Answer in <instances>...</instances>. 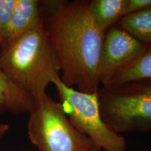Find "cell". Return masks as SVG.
I'll use <instances>...</instances> for the list:
<instances>
[{"mask_svg":"<svg viewBox=\"0 0 151 151\" xmlns=\"http://www.w3.org/2000/svg\"><path fill=\"white\" fill-rule=\"evenodd\" d=\"M88 1H45L44 23L59 60L60 78L85 93L99 90V65L104 34L97 27Z\"/></svg>","mask_w":151,"mask_h":151,"instance_id":"obj_1","label":"cell"},{"mask_svg":"<svg viewBox=\"0 0 151 151\" xmlns=\"http://www.w3.org/2000/svg\"><path fill=\"white\" fill-rule=\"evenodd\" d=\"M0 67L15 86L32 97L46 93L49 85L60 77L61 67L44 19L0 48Z\"/></svg>","mask_w":151,"mask_h":151,"instance_id":"obj_2","label":"cell"},{"mask_svg":"<svg viewBox=\"0 0 151 151\" xmlns=\"http://www.w3.org/2000/svg\"><path fill=\"white\" fill-rule=\"evenodd\" d=\"M98 98L101 118L112 131L151 132V78L102 86Z\"/></svg>","mask_w":151,"mask_h":151,"instance_id":"obj_3","label":"cell"},{"mask_svg":"<svg viewBox=\"0 0 151 151\" xmlns=\"http://www.w3.org/2000/svg\"><path fill=\"white\" fill-rule=\"evenodd\" d=\"M28 113V137L38 151H82L91 141L75 129L61 104L46 93L35 98Z\"/></svg>","mask_w":151,"mask_h":151,"instance_id":"obj_4","label":"cell"},{"mask_svg":"<svg viewBox=\"0 0 151 151\" xmlns=\"http://www.w3.org/2000/svg\"><path fill=\"white\" fill-rule=\"evenodd\" d=\"M52 84L71 124L103 151H125L122 135L112 131L104 122L99 111L98 92L85 93L62 82L60 77Z\"/></svg>","mask_w":151,"mask_h":151,"instance_id":"obj_5","label":"cell"},{"mask_svg":"<svg viewBox=\"0 0 151 151\" xmlns=\"http://www.w3.org/2000/svg\"><path fill=\"white\" fill-rule=\"evenodd\" d=\"M146 47L119 25L109 28L104 34L100 54V84L108 86L116 76L139 59Z\"/></svg>","mask_w":151,"mask_h":151,"instance_id":"obj_6","label":"cell"},{"mask_svg":"<svg viewBox=\"0 0 151 151\" xmlns=\"http://www.w3.org/2000/svg\"><path fill=\"white\" fill-rule=\"evenodd\" d=\"M44 14L43 1L16 0L1 46L35 27L43 20Z\"/></svg>","mask_w":151,"mask_h":151,"instance_id":"obj_7","label":"cell"},{"mask_svg":"<svg viewBox=\"0 0 151 151\" xmlns=\"http://www.w3.org/2000/svg\"><path fill=\"white\" fill-rule=\"evenodd\" d=\"M34 100L35 98L15 86L0 67V113H28Z\"/></svg>","mask_w":151,"mask_h":151,"instance_id":"obj_8","label":"cell"},{"mask_svg":"<svg viewBox=\"0 0 151 151\" xmlns=\"http://www.w3.org/2000/svg\"><path fill=\"white\" fill-rule=\"evenodd\" d=\"M127 0H92L88 7L93 21L101 32L105 34L109 28L123 16Z\"/></svg>","mask_w":151,"mask_h":151,"instance_id":"obj_9","label":"cell"},{"mask_svg":"<svg viewBox=\"0 0 151 151\" xmlns=\"http://www.w3.org/2000/svg\"><path fill=\"white\" fill-rule=\"evenodd\" d=\"M118 25L146 46L151 45V5L122 16Z\"/></svg>","mask_w":151,"mask_h":151,"instance_id":"obj_10","label":"cell"},{"mask_svg":"<svg viewBox=\"0 0 151 151\" xmlns=\"http://www.w3.org/2000/svg\"><path fill=\"white\" fill-rule=\"evenodd\" d=\"M146 78H151V45L147 46L137 62L116 76L108 86Z\"/></svg>","mask_w":151,"mask_h":151,"instance_id":"obj_11","label":"cell"},{"mask_svg":"<svg viewBox=\"0 0 151 151\" xmlns=\"http://www.w3.org/2000/svg\"><path fill=\"white\" fill-rule=\"evenodd\" d=\"M16 0H0V48L10 20Z\"/></svg>","mask_w":151,"mask_h":151,"instance_id":"obj_12","label":"cell"},{"mask_svg":"<svg viewBox=\"0 0 151 151\" xmlns=\"http://www.w3.org/2000/svg\"><path fill=\"white\" fill-rule=\"evenodd\" d=\"M151 5V0H127L123 16L133 14Z\"/></svg>","mask_w":151,"mask_h":151,"instance_id":"obj_13","label":"cell"},{"mask_svg":"<svg viewBox=\"0 0 151 151\" xmlns=\"http://www.w3.org/2000/svg\"><path fill=\"white\" fill-rule=\"evenodd\" d=\"M82 151H101V150L97 146V145L94 144L92 141H90V142L84 147V148L83 149Z\"/></svg>","mask_w":151,"mask_h":151,"instance_id":"obj_14","label":"cell"},{"mask_svg":"<svg viewBox=\"0 0 151 151\" xmlns=\"http://www.w3.org/2000/svg\"><path fill=\"white\" fill-rule=\"evenodd\" d=\"M9 129V124L5 123H0V138L8 132Z\"/></svg>","mask_w":151,"mask_h":151,"instance_id":"obj_15","label":"cell"},{"mask_svg":"<svg viewBox=\"0 0 151 151\" xmlns=\"http://www.w3.org/2000/svg\"><path fill=\"white\" fill-rule=\"evenodd\" d=\"M27 151H33V150H27Z\"/></svg>","mask_w":151,"mask_h":151,"instance_id":"obj_16","label":"cell"},{"mask_svg":"<svg viewBox=\"0 0 151 151\" xmlns=\"http://www.w3.org/2000/svg\"><path fill=\"white\" fill-rule=\"evenodd\" d=\"M101 151H103V150H101Z\"/></svg>","mask_w":151,"mask_h":151,"instance_id":"obj_17","label":"cell"}]
</instances>
